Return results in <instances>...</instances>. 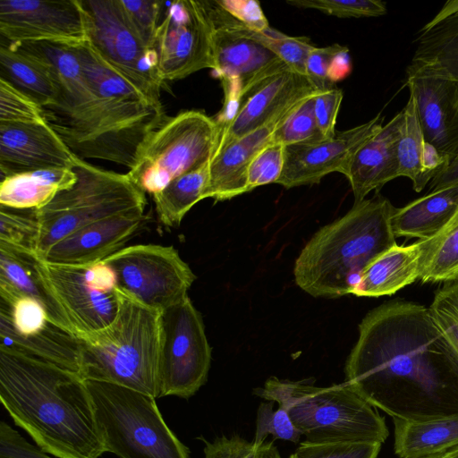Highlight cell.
Returning <instances> with one entry per match:
<instances>
[{"label":"cell","mask_w":458,"mask_h":458,"mask_svg":"<svg viewBox=\"0 0 458 458\" xmlns=\"http://www.w3.org/2000/svg\"><path fill=\"white\" fill-rule=\"evenodd\" d=\"M219 131L216 119L200 111L167 117L143 140L126 174L141 191L153 196L176 177L210 161Z\"/></svg>","instance_id":"cell-9"},{"label":"cell","mask_w":458,"mask_h":458,"mask_svg":"<svg viewBox=\"0 0 458 458\" xmlns=\"http://www.w3.org/2000/svg\"><path fill=\"white\" fill-rule=\"evenodd\" d=\"M93 98L66 113L46 111L49 125L78 157L132 167L147 136L167 116L155 101L106 64L89 41L77 45Z\"/></svg>","instance_id":"cell-3"},{"label":"cell","mask_w":458,"mask_h":458,"mask_svg":"<svg viewBox=\"0 0 458 458\" xmlns=\"http://www.w3.org/2000/svg\"><path fill=\"white\" fill-rule=\"evenodd\" d=\"M425 141L449 162L458 155V82L423 73H407Z\"/></svg>","instance_id":"cell-20"},{"label":"cell","mask_w":458,"mask_h":458,"mask_svg":"<svg viewBox=\"0 0 458 458\" xmlns=\"http://www.w3.org/2000/svg\"><path fill=\"white\" fill-rule=\"evenodd\" d=\"M72 169L77 175L72 187L35 209L39 229L36 257L39 259H44L56 242L83 226L116 215L145 210L146 194L127 174L96 167L80 157Z\"/></svg>","instance_id":"cell-7"},{"label":"cell","mask_w":458,"mask_h":458,"mask_svg":"<svg viewBox=\"0 0 458 458\" xmlns=\"http://www.w3.org/2000/svg\"><path fill=\"white\" fill-rule=\"evenodd\" d=\"M384 116L378 114L367 123L335 131L329 139L285 146L284 163L277 184L286 189L318 183L331 174H348L359 148L383 126Z\"/></svg>","instance_id":"cell-18"},{"label":"cell","mask_w":458,"mask_h":458,"mask_svg":"<svg viewBox=\"0 0 458 458\" xmlns=\"http://www.w3.org/2000/svg\"><path fill=\"white\" fill-rule=\"evenodd\" d=\"M343 91L333 88L318 91L315 98V115L318 129L325 139L335 134V123L343 100Z\"/></svg>","instance_id":"cell-48"},{"label":"cell","mask_w":458,"mask_h":458,"mask_svg":"<svg viewBox=\"0 0 458 458\" xmlns=\"http://www.w3.org/2000/svg\"><path fill=\"white\" fill-rule=\"evenodd\" d=\"M458 184V155H456L429 182L430 191Z\"/></svg>","instance_id":"cell-51"},{"label":"cell","mask_w":458,"mask_h":458,"mask_svg":"<svg viewBox=\"0 0 458 458\" xmlns=\"http://www.w3.org/2000/svg\"><path fill=\"white\" fill-rule=\"evenodd\" d=\"M0 290L36 299L44 305L55 325L72 333L56 302L42 284L35 254L0 243Z\"/></svg>","instance_id":"cell-32"},{"label":"cell","mask_w":458,"mask_h":458,"mask_svg":"<svg viewBox=\"0 0 458 458\" xmlns=\"http://www.w3.org/2000/svg\"><path fill=\"white\" fill-rule=\"evenodd\" d=\"M256 35L290 70L305 75L308 56L315 47L310 38L288 36L272 28Z\"/></svg>","instance_id":"cell-39"},{"label":"cell","mask_w":458,"mask_h":458,"mask_svg":"<svg viewBox=\"0 0 458 458\" xmlns=\"http://www.w3.org/2000/svg\"><path fill=\"white\" fill-rule=\"evenodd\" d=\"M78 158L48 123H0L2 178L39 169H72Z\"/></svg>","instance_id":"cell-19"},{"label":"cell","mask_w":458,"mask_h":458,"mask_svg":"<svg viewBox=\"0 0 458 458\" xmlns=\"http://www.w3.org/2000/svg\"><path fill=\"white\" fill-rule=\"evenodd\" d=\"M154 48L164 81L214 70L210 28L201 1L167 2Z\"/></svg>","instance_id":"cell-16"},{"label":"cell","mask_w":458,"mask_h":458,"mask_svg":"<svg viewBox=\"0 0 458 458\" xmlns=\"http://www.w3.org/2000/svg\"><path fill=\"white\" fill-rule=\"evenodd\" d=\"M403 122V114L401 111L356 152L346 176L354 203L363 200L372 191L377 192L386 182L400 177L397 143Z\"/></svg>","instance_id":"cell-24"},{"label":"cell","mask_w":458,"mask_h":458,"mask_svg":"<svg viewBox=\"0 0 458 458\" xmlns=\"http://www.w3.org/2000/svg\"><path fill=\"white\" fill-rule=\"evenodd\" d=\"M131 27L145 42L154 48L162 14L166 10L167 2L151 0H119ZM155 49V48H154Z\"/></svg>","instance_id":"cell-41"},{"label":"cell","mask_w":458,"mask_h":458,"mask_svg":"<svg viewBox=\"0 0 458 458\" xmlns=\"http://www.w3.org/2000/svg\"><path fill=\"white\" fill-rule=\"evenodd\" d=\"M308 97L293 103L263 126L216 150L210 160L206 199L222 201L248 192L247 170L251 160L269 143L274 131L287 116Z\"/></svg>","instance_id":"cell-23"},{"label":"cell","mask_w":458,"mask_h":458,"mask_svg":"<svg viewBox=\"0 0 458 458\" xmlns=\"http://www.w3.org/2000/svg\"><path fill=\"white\" fill-rule=\"evenodd\" d=\"M0 458H55L29 443L4 421L0 422Z\"/></svg>","instance_id":"cell-50"},{"label":"cell","mask_w":458,"mask_h":458,"mask_svg":"<svg viewBox=\"0 0 458 458\" xmlns=\"http://www.w3.org/2000/svg\"><path fill=\"white\" fill-rule=\"evenodd\" d=\"M102 262L114 271L120 291L159 312L186 298L196 279L174 246L131 245Z\"/></svg>","instance_id":"cell-14"},{"label":"cell","mask_w":458,"mask_h":458,"mask_svg":"<svg viewBox=\"0 0 458 458\" xmlns=\"http://www.w3.org/2000/svg\"><path fill=\"white\" fill-rule=\"evenodd\" d=\"M210 363L202 317L187 296L161 312L158 398L195 394L207 381Z\"/></svg>","instance_id":"cell-13"},{"label":"cell","mask_w":458,"mask_h":458,"mask_svg":"<svg viewBox=\"0 0 458 458\" xmlns=\"http://www.w3.org/2000/svg\"><path fill=\"white\" fill-rule=\"evenodd\" d=\"M458 13V0L447 1L438 13L422 29H428Z\"/></svg>","instance_id":"cell-52"},{"label":"cell","mask_w":458,"mask_h":458,"mask_svg":"<svg viewBox=\"0 0 458 458\" xmlns=\"http://www.w3.org/2000/svg\"><path fill=\"white\" fill-rule=\"evenodd\" d=\"M0 123H45V109L30 97L0 78Z\"/></svg>","instance_id":"cell-40"},{"label":"cell","mask_w":458,"mask_h":458,"mask_svg":"<svg viewBox=\"0 0 458 458\" xmlns=\"http://www.w3.org/2000/svg\"><path fill=\"white\" fill-rule=\"evenodd\" d=\"M432 458H441L440 456H436V457H432Z\"/></svg>","instance_id":"cell-54"},{"label":"cell","mask_w":458,"mask_h":458,"mask_svg":"<svg viewBox=\"0 0 458 458\" xmlns=\"http://www.w3.org/2000/svg\"><path fill=\"white\" fill-rule=\"evenodd\" d=\"M441 458H458V447L445 453L440 456Z\"/></svg>","instance_id":"cell-53"},{"label":"cell","mask_w":458,"mask_h":458,"mask_svg":"<svg viewBox=\"0 0 458 458\" xmlns=\"http://www.w3.org/2000/svg\"><path fill=\"white\" fill-rule=\"evenodd\" d=\"M0 33L8 42L89 41L81 0H0Z\"/></svg>","instance_id":"cell-17"},{"label":"cell","mask_w":458,"mask_h":458,"mask_svg":"<svg viewBox=\"0 0 458 458\" xmlns=\"http://www.w3.org/2000/svg\"><path fill=\"white\" fill-rule=\"evenodd\" d=\"M210 161L170 182L161 191L154 194L158 220L167 227L180 225L188 211L206 199L209 179Z\"/></svg>","instance_id":"cell-33"},{"label":"cell","mask_w":458,"mask_h":458,"mask_svg":"<svg viewBox=\"0 0 458 458\" xmlns=\"http://www.w3.org/2000/svg\"><path fill=\"white\" fill-rule=\"evenodd\" d=\"M318 91L306 98L274 131L270 141L284 146L319 141L321 134L315 115V98Z\"/></svg>","instance_id":"cell-37"},{"label":"cell","mask_w":458,"mask_h":458,"mask_svg":"<svg viewBox=\"0 0 458 458\" xmlns=\"http://www.w3.org/2000/svg\"><path fill=\"white\" fill-rule=\"evenodd\" d=\"M106 452L120 458H190L165 424L156 398L114 384L85 380Z\"/></svg>","instance_id":"cell-8"},{"label":"cell","mask_w":458,"mask_h":458,"mask_svg":"<svg viewBox=\"0 0 458 458\" xmlns=\"http://www.w3.org/2000/svg\"><path fill=\"white\" fill-rule=\"evenodd\" d=\"M399 458H432L458 447V412L423 420L394 418Z\"/></svg>","instance_id":"cell-26"},{"label":"cell","mask_w":458,"mask_h":458,"mask_svg":"<svg viewBox=\"0 0 458 458\" xmlns=\"http://www.w3.org/2000/svg\"><path fill=\"white\" fill-rule=\"evenodd\" d=\"M88 39L114 70L155 101L164 82L157 56L130 24L119 0H81Z\"/></svg>","instance_id":"cell-12"},{"label":"cell","mask_w":458,"mask_h":458,"mask_svg":"<svg viewBox=\"0 0 458 458\" xmlns=\"http://www.w3.org/2000/svg\"><path fill=\"white\" fill-rule=\"evenodd\" d=\"M38 233L35 209H16L1 206L0 243L36 255Z\"/></svg>","instance_id":"cell-36"},{"label":"cell","mask_w":458,"mask_h":458,"mask_svg":"<svg viewBox=\"0 0 458 458\" xmlns=\"http://www.w3.org/2000/svg\"><path fill=\"white\" fill-rule=\"evenodd\" d=\"M417 243L420 280L447 283L458 279V209L437 233Z\"/></svg>","instance_id":"cell-34"},{"label":"cell","mask_w":458,"mask_h":458,"mask_svg":"<svg viewBox=\"0 0 458 458\" xmlns=\"http://www.w3.org/2000/svg\"><path fill=\"white\" fill-rule=\"evenodd\" d=\"M286 3L338 18L378 17L386 13V3L380 0H288Z\"/></svg>","instance_id":"cell-42"},{"label":"cell","mask_w":458,"mask_h":458,"mask_svg":"<svg viewBox=\"0 0 458 458\" xmlns=\"http://www.w3.org/2000/svg\"><path fill=\"white\" fill-rule=\"evenodd\" d=\"M381 444L368 442H302L290 458H377Z\"/></svg>","instance_id":"cell-45"},{"label":"cell","mask_w":458,"mask_h":458,"mask_svg":"<svg viewBox=\"0 0 458 458\" xmlns=\"http://www.w3.org/2000/svg\"><path fill=\"white\" fill-rule=\"evenodd\" d=\"M0 348L40 359L80 375L81 342L55 325L38 301L0 290Z\"/></svg>","instance_id":"cell-15"},{"label":"cell","mask_w":458,"mask_h":458,"mask_svg":"<svg viewBox=\"0 0 458 458\" xmlns=\"http://www.w3.org/2000/svg\"><path fill=\"white\" fill-rule=\"evenodd\" d=\"M7 44L41 62L53 75L62 91L64 106L63 110L52 113H70L86 105L93 98L77 52V45L54 41H22Z\"/></svg>","instance_id":"cell-25"},{"label":"cell","mask_w":458,"mask_h":458,"mask_svg":"<svg viewBox=\"0 0 458 458\" xmlns=\"http://www.w3.org/2000/svg\"><path fill=\"white\" fill-rule=\"evenodd\" d=\"M268 435L274 439H282L297 444L302 436L293 422L287 411L279 406L273 411V402L261 403L258 408L256 432L253 444L262 445Z\"/></svg>","instance_id":"cell-43"},{"label":"cell","mask_w":458,"mask_h":458,"mask_svg":"<svg viewBox=\"0 0 458 458\" xmlns=\"http://www.w3.org/2000/svg\"><path fill=\"white\" fill-rule=\"evenodd\" d=\"M0 400L14 423L55 458L106 451L86 381L48 361L0 348Z\"/></svg>","instance_id":"cell-2"},{"label":"cell","mask_w":458,"mask_h":458,"mask_svg":"<svg viewBox=\"0 0 458 458\" xmlns=\"http://www.w3.org/2000/svg\"><path fill=\"white\" fill-rule=\"evenodd\" d=\"M233 17L254 32H263L269 27L268 21L259 1L256 0H216Z\"/></svg>","instance_id":"cell-49"},{"label":"cell","mask_w":458,"mask_h":458,"mask_svg":"<svg viewBox=\"0 0 458 458\" xmlns=\"http://www.w3.org/2000/svg\"><path fill=\"white\" fill-rule=\"evenodd\" d=\"M313 382L271 377L254 394L285 409L306 442L386 441L385 418L347 382L326 387Z\"/></svg>","instance_id":"cell-6"},{"label":"cell","mask_w":458,"mask_h":458,"mask_svg":"<svg viewBox=\"0 0 458 458\" xmlns=\"http://www.w3.org/2000/svg\"><path fill=\"white\" fill-rule=\"evenodd\" d=\"M345 376L360 396L393 419L458 412V361L429 310L419 303L390 301L369 311Z\"/></svg>","instance_id":"cell-1"},{"label":"cell","mask_w":458,"mask_h":458,"mask_svg":"<svg viewBox=\"0 0 458 458\" xmlns=\"http://www.w3.org/2000/svg\"><path fill=\"white\" fill-rule=\"evenodd\" d=\"M402 111L403 122L397 143L399 174L409 178L414 191L420 192L430 182L432 177L424 168L423 157L426 141L420 127L415 100L411 95Z\"/></svg>","instance_id":"cell-35"},{"label":"cell","mask_w":458,"mask_h":458,"mask_svg":"<svg viewBox=\"0 0 458 458\" xmlns=\"http://www.w3.org/2000/svg\"><path fill=\"white\" fill-rule=\"evenodd\" d=\"M36 268L71 332L81 338L109 326L118 309L116 277L104 262L67 265L36 257Z\"/></svg>","instance_id":"cell-11"},{"label":"cell","mask_w":458,"mask_h":458,"mask_svg":"<svg viewBox=\"0 0 458 458\" xmlns=\"http://www.w3.org/2000/svg\"><path fill=\"white\" fill-rule=\"evenodd\" d=\"M420 248L417 242L394 245L375 258L363 270L352 291L359 297L391 295L419 279Z\"/></svg>","instance_id":"cell-27"},{"label":"cell","mask_w":458,"mask_h":458,"mask_svg":"<svg viewBox=\"0 0 458 458\" xmlns=\"http://www.w3.org/2000/svg\"><path fill=\"white\" fill-rule=\"evenodd\" d=\"M144 219V211L136 210L89 224L56 242L43 260L67 265L101 262L124 248Z\"/></svg>","instance_id":"cell-22"},{"label":"cell","mask_w":458,"mask_h":458,"mask_svg":"<svg viewBox=\"0 0 458 458\" xmlns=\"http://www.w3.org/2000/svg\"><path fill=\"white\" fill-rule=\"evenodd\" d=\"M201 4L210 28L213 71L225 94L223 109L216 119L223 127L246 97L289 68L258 39L256 32L233 17L216 0H203Z\"/></svg>","instance_id":"cell-10"},{"label":"cell","mask_w":458,"mask_h":458,"mask_svg":"<svg viewBox=\"0 0 458 458\" xmlns=\"http://www.w3.org/2000/svg\"><path fill=\"white\" fill-rule=\"evenodd\" d=\"M0 78L46 111L59 112L64 106L62 91L49 70L36 58L8 44L0 47Z\"/></svg>","instance_id":"cell-29"},{"label":"cell","mask_w":458,"mask_h":458,"mask_svg":"<svg viewBox=\"0 0 458 458\" xmlns=\"http://www.w3.org/2000/svg\"><path fill=\"white\" fill-rule=\"evenodd\" d=\"M406 73H423L458 82V13L421 29Z\"/></svg>","instance_id":"cell-31"},{"label":"cell","mask_w":458,"mask_h":458,"mask_svg":"<svg viewBox=\"0 0 458 458\" xmlns=\"http://www.w3.org/2000/svg\"><path fill=\"white\" fill-rule=\"evenodd\" d=\"M204 442V458H282L273 441L257 446L253 442L233 435Z\"/></svg>","instance_id":"cell-44"},{"label":"cell","mask_w":458,"mask_h":458,"mask_svg":"<svg viewBox=\"0 0 458 458\" xmlns=\"http://www.w3.org/2000/svg\"><path fill=\"white\" fill-rule=\"evenodd\" d=\"M315 91L305 75L290 69L278 73L246 97L232 119L219 127L216 150L263 126L290 105Z\"/></svg>","instance_id":"cell-21"},{"label":"cell","mask_w":458,"mask_h":458,"mask_svg":"<svg viewBox=\"0 0 458 458\" xmlns=\"http://www.w3.org/2000/svg\"><path fill=\"white\" fill-rule=\"evenodd\" d=\"M285 146L271 142L251 160L247 170L248 191L268 183H276L284 163Z\"/></svg>","instance_id":"cell-46"},{"label":"cell","mask_w":458,"mask_h":458,"mask_svg":"<svg viewBox=\"0 0 458 458\" xmlns=\"http://www.w3.org/2000/svg\"><path fill=\"white\" fill-rule=\"evenodd\" d=\"M458 209V184L430 191L401 208L391 219L397 237L424 240L437 233Z\"/></svg>","instance_id":"cell-28"},{"label":"cell","mask_w":458,"mask_h":458,"mask_svg":"<svg viewBox=\"0 0 458 458\" xmlns=\"http://www.w3.org/2000/svg\"><path fill=\"white\" fill-rule=\"evenodd\" d=\"M77 181L72 168H47L3 177L0 204L16 209H39Z\"/></svg>","instance_id":"cell-30"},{"label":"cell","mask_w":458,"mask_h":458,"mask_svg":"<svg viewBox=\"0 0 458 458\" xmlns=\"http://www.w3.org/2000/svg\"><path fill=\"white\" fill-rule=\"evenodd\" d=\"M346 47L334 44L324 47H314L307 59L306 77L317 91H325L335 88L331 81V72L336 57Z\"/></svg>","instance_id":"cell-47"},{"label":"cell","mask_w":458,"mask_h":458,"mask_svg":"<svg viewBox=\"0 0 458 458\" xmlns=\"http://www.w3.org/2000/svg\"><path fill=\"white\" fill-rule=\"evenodd\" d=\"M430 315L458 361V279L445 283L434 295Z\"/></svg>","instance_id":"cell-38"},{"label":"cell","mask_w":458,"mask_h":458,"mask_svg":"<svg viewBox=\"0 0 458 458\" xmlns=\"http://www.w3.org/2000/svg\"><path fill=\"white\" fill-rule=\"evenodd\" d=\"M395 208L377 192L319 229L295 261L296 284L313 297L352 293L365 267L396 244L391 225Z\"/></svg>","instance_id":"cell-4"},{"label":"cell","mask_w":458,"mask_h":458,"mask_svg":"<svg viewBox=\"0 0 458 458\" xmlns=\"http://www.w3.org/2000/svg\"><path fill=\"white\" fill-rule=\"evenodd\" d=\"M118 309L106 327L79 338L80 376L158 398L161 312L117 288Z\"/></svg>","instance_id":"cell-5"}]
</instances>
